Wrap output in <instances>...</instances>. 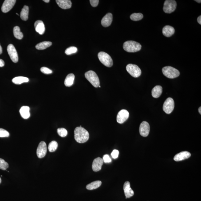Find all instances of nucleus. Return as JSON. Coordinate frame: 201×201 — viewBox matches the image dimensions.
<instances>
[{"label":"nucleus","instance_id":"1","mask_svg":"<svg viewBox=\"0 0 201 201\" xmlns=\"http://www.w3.org/2000/svg\"><path fill=\"white\" fill-rule=\"evenodd\" d=\"M89 132L82 127H76L74 131V138L77 142L82 143L86 142L89 139Z\"/></svg>","mask_w":201,"mask_h":201},{"label":"nucleus","instance_id":"2","mask_svg":"<svg viewBox=\"0 0 201 201\" xmlns=\"http://www.w3.org/2000/svg\"><path fill=\"white\" fill-rule=\"evenodd\" d=\"M123 49L126 52L134 53L139 51L141 49L142 45L139 43L133 41H128L124 43Z\"/></svg>","mask_w":201,"mask_h":201},{"label":"nucleus","instance_id":"3","mask_svg":"<svg viewBox=\"0 0 201 201\" xmlns=\"http://www.w3.org/2000/svg\"><path fill=\"white\" fill-rule=\"evenodd\" d=\"M85 77L95 88H98L100 85V80L96 72L89 70L86 72Z\"/></svg>","mask_w":201,"mask_h":201},{"label":"nucleus","instance_id":"4","mask_svg":"<svg viewBox=\"0 0 201 201\" xmlns=\"http://www.w3.org/2000/svg\"><path fill=\"white\" fill-rule=\"evenodd\" d=\"M162 72L164 75L170 79L176 78L179 77L180 75V72L177 69L169 66L163 67Z\"/></svg>","mask_w":201,"mask_h":201},{"label":"nucleus","instance_id":"5","mask_svg":"<svg viewBox=\"0 0 201 201\" xmlns=\"http://www.w3.org/2000/svg\"><path fill=\"white\" fill-rule=\"evenodd\" d=\"M98 56L100 62L105 66L110 68L113 65V61L112 57L105 52H99Z\"/></svg>","mask_w":201,"mask_h":201},{"label":"nucleus","instance_id":"6","mask_svg":"<svg viewBox=\"0 0 201 201\" xmlns=\"http://www.w3.org/2000/svg\"><path fill=\"white\" fill-rule=\"evenodd\" d=\"M127 72L134 77H139L141 74V70L137 65L134 64H128L126 67Z\"/></svg>","mask_w":201,"mask_h":201},{"label":"nucleus","instance_id":"7","mask_svg":"<svg viewBox=\"0 0 201 201\" xmlns=\"http://www.w3.org/2000/svg\"><path fill=\"white\" fill-rule=\"evenodd\" d=\"M177 2L174 0H166L163 5V10L165 13H171L176 8Z\"/></svg>","mask_w":201,"mask_h":201},{"label":"nucleus","instance_id":"8","mask_svg":"<svg viewBox=\"0 0 201 201\" xmlns=\"http://www.w3.org/2000/svg\"><path fill=\"white\" fill-rule=\"evenodd\" d=\"M174 101L171 98H168L165 101L163 106V111L167 114L171 113L174 108Z\"/></svg>","mask_w":201,"mask_h":201},{"label":"nucleus","instance_id":"9","mask_svg":"<svg viewBox=\"0 0 201 201\" xmlns=\"http://www.w3.org/2000/svg\"><path fill=\"white\" fill-rule=\"evenodd\" d=\"M7 51L10 59L14 63H17L18 60V53L15 47L12 44H10L7 47Z\"/></svg>","mask_w":201,"mask_h":201},{"label":"nucleus","instance_id":"10","mask_svg":"<svg viewBox=\"0 0 201 201\" xmlns=\"http://www.w3.org/2000/svg\"><path fill=\"white\" fill-rule=\"evenodd\" d=\"M47 147L46 143L44 141L40 142L37 150V155L39 158H42L46 155Z\"/></svg>","mask_w":201,"mask_h":201},{"label":"nucleus","instance_id":"11","mask_svg":"<svg viewBox=\"0 0 201 201\" xmlns=\"http://www.w3.org/2000/svg\"><path fill=\"white\" fill-rule=\"evenodd\" d=\"M129 112L126 110H122L118 113L117 116V121L120 124H123L129 117Z\"/></svg>","mask_w":201,"mask_h":201},{"label":"nucleus","instance_id":"12","mask_svg":"<svg viewBox=\"0 0 201 201\" xmlns=\"http://www.w3.org/2000/svg\"><path fill=\"white\" fill-rule=\"evenodd\" d=\"M150 132V126L147 121L142 122L140 124L139 127V133L142 136L147 137L149 134Z\"/></svg>","mask_w":201,"mask_h":201},{"label":"nucleus","instance_id":"13","mask_svg":"<svg viewBox=\"0 0 201 201\" xmlns=\"http://www.w3.org/2000/svg\"><path fill=\"white\" fill-rule=\"evenodd\" d=\"M16 2L15 0H5L1 8L3 13H5L10 11L14 6Z\"/></svg>","mask_w":201,"mask_h":201},{"label":"nucleus","instance_id":"14","mask_svg":"<svg viewBox=\"0 0 201 201\" xmlns=\"http://www.w3.org/2000/svg\"><path fill=\"white\" fill-rule=\"evenodd\" d=\"M104 163L103 159L100 157H98L94 159L92 163V168L95 172H97L101 169L102 166Z\"/></svg>","mask_w":201,"mask_h":201},{"label":"nucleus","instance_id":"15","mask_svg":"<svg viewBox=\"0 0 201 201\" xmlns=\"http://www.w3.org/2000/svg\"><path fill=\"white\" fill-rule=\"evenodd\" d=\"M123 189H124L126 199L131 198L134 195V191L131 188L130 182L128 181H126L124 183V186H123Z\"/></svg>","mask_w":201,"mask_h":201},{"label":"nucleus","instance_id":"16","mask_svg":"<svg viewBox=\"0 0 201 201\" xmlns=\"http://www.w3.org/2000/svg\"><path fill=\"white\" fill-rule=\"evenodd\" d=\"M191 154L187 151H183L176 154L174 157V159L175 161H179L188 159L191 156Z\"/></svg>","mask_w":201,"mask_h":201},{"label":"nucleus","instance_id":"17","mask_svg":"<svg viewBox=\"0 0 201 201\" xmlns=\"http://www.w3.org/2000/svg\"><path fill=\"white\" fill-rule=\"evenodd\" d=\"M112 18H113V17H112V13H107L102 19L101 25L105 27L110 26L112 24Z\"/></svg>","mask_w":201,"mask_h":201},{"label":"nucleus","instance_id":"18","mask_svg":"<svg viewBox=\"0 0 201 201\" xmlns=\"http://www.w3.org/2000/svg\"><path fill=\"white\" fill-rule=\"evenodd\" d=\"M36 31L40 35L43 34L45 31V27L43 22L41 20L36 21L34 24Z\"/></svg>","mask_w":201,"mask_h":201},{"label":"nucleus","instance_id":"19","mask_svg":"<svg viewBox=\"0 0 201 201\" xmlns=\"http://www.w3.org/2000/svg\"><path fill=\"white\" fill-rule=\"evenodd\" d=\"M56 1L58 6L63 9H68L71 7L72 3L70 0H56Z\"/></svg>","mask_w":201,"mask_h":201},{"label":"nucleus","instance_id":"20","mask_svg":"<svg viewBox=\"0 0 201 201\" xmlns=\"http://www.w3.org/2000/svg\"><path fill=\"white\" fill-rule=\"evenodd\" d=\"M175 33V29L173 27L170 25H166L163 28V35L166 37H171Z\"/></svg>","mask_w":201,"mask_h":201},{"label":"nucleus","instance_id":"21","mask_svg":"<svg viewBox=\"0 0 201 201\" xmlns=\"http://www.w3.org/2000/svg\"><path fill=\"white\" fill-rule=\"evenodd\" d=\"M29 107L27 106H22L20 109V112L21 117L24 119L29 118L30 116Z\"/></svg>","mask_w":201,"mask_h":201},{"label":"nucleus","instance_id":"22","mask_svg":"<svg viewBox=\"0 0 201 201\" xmlns=\"http://www.w3.org/2000/svg\"><path fill=\"white\" fill-rule=\"evenodd\" d=\"M163 92V88L159 85H157L154 87L152 91V95L153 97L155 98H158L161 96Z\"/></svg>","mask_w":201,"mask_h":201},{"label":"nucleus","instance_id":"23","mask_svg":"<svg viewBox=\"0 0 201 201\" xmlns=\"http://www.w3.org/2000/svg\"><path fill=\"white\" fill-rule=\"evenodd\" d=\"M75 76L73 73L69 74L67 76L65 80V85L67 87H70L73 85Z\"/></svg>","mask_w":201,"mask_h":201},{"label":"nucleus","instance_id":"24","mask_svg":"<svg viewBox=\"0 0 201 201\" xmlns=\"http://www.w3.org/2000/svg\"><path fill=\"white\" fill-rule=\"evenodd\" d=\"M29 81V78L23 76L16 77L12 80L13 83L17 85H20L23 83L28 82Z\"/></svg>","mask_w":201,"mask_h":201},{"label":"nucleus","instance_id":"25","mask_svg":"<svg viewBox=\"0 0 201 201\" xmlns=\"http://www.w3.org/2000/svg\"><path fill=\"white\" fill-rule=\"evenodd\" d=\"M29 8L25 5L22 9L20 13V17L21 19L24 21H27L29 18Z\"/></svg>","mask_w":201,"mask_h":201},{"label":"nucleus","instance_id":"26","mask_svg":"<svg viewBox=\"0 0 201 201\" xmlns=\"http://www.w3.org/2000/svg\"><path fill=\"white\" fill-rule=\"evenodd\" d=\"M102 182L100 181H96L87 185L86 186L87 189L93 190L98 188L101 186Z\"/></svg>","mask_w":201,"mask_h":201},{"label":"nucleus","instance_id":"27","mask_svg":"<svg viewBox=\"0 0 201 201\" xmlns=\"http://www.w3.org/2000/svg\"><path fill=\"white\" fill-rule=\"evenodd\" d=\"M52 43L50 41H44L39 43L36 45V49L38 50H43L49 47L52 45Z\"/></svg>","mask_w":201,"mask_h":201},{"label":"nucleus","instance_id":"28","mask_svg":"<svg viewBox=\"0 0 201 201\" xmlns=\"http://www.w3.org/2000/svg\"><path fill=\"white\" fill-rule=\"evenodd\" d=\"M13 33L14 37L18 40L22 39L23 37V34L21 33L20 28L18 26H16L13 28Z\"/></svg>","mask_w":201,"mask_h":201},{"label":"nucleus","instance_id":"29","mask_svg":"<svg viewBox=\"0 0 201 201\" xmlns=\"http://www.w3.org/2000/svg\"><path fill=\"white\" fill-rule=\"evenodd\" d=\"M143 15L141 13H133L131 16L130 18L133 21H138L143 18Z\"/></svg>","mask_w":201,"mask_h":201},{"label":"nucleus","instance_id":"30","mask_svg":"<svg viewBox=\"0 0 201 201\" xmlns=\"http://www.w3.org/2000/svg\"><path fill=\"white\" fill-rule=\"evenodd\" d=\"M58 147V143L55 141H53L49 143L48 149L51 152L55 151Z\"/></svg>","mask_w":201,"mask_h":201},{"label":"nucleus","instance_id":"31","mask_svg":"<svg viewBox=\"0 0 201 201\" xmlns=\"http://www.w3.org/2000/svg\"><path fill=\"white\" fill-rule=\"evenodd\" d=\"M77 51V48L75 47H70L68 48L65 50V53L66 54L69 55L73 54L76 53Z\"/></svg>","mask_w":201,"mask_h":201},{"label":"nucleus","instance_id":"32","mask_svg":"<svg viewBox=\"0 0 201 201\" xmlns=\"http://www.w3.org/2000/svg\"><path fill=\"white\" fill-rule=\"evenodd\" d=\"M57 133L61 137H65L68 135V131L65 128H60L57 130Z\"/></svg>","mask_w":201,"mask_h":201},{"label":"nucleus","instance_id":"33","mask_svg":"<svg viewBox=\"0 0 201 201\" xmlns=\"http://www.w3.org/2000/svg\"><path fill=\"white\" fill-rule=\"evenodd\" d=\"M9 167V165L4 159L0 158V169L5 170Z\"/></svg>","mask_w":201,"mask_h":201},{"label":"nucleus","instance_id":"34","mask_svg":"<svg viewBox=\"0 0 201 201\" xmlns=\"http://www.w3.org/2000/svg\"><path fill=\"white\" fill-rule=\"evenodd\" d=\"M9 136V133L7 131L2 128H0V137H8Z\"/></svg>","mask_w":201,"mask_h":201},{"label":"nucleus","instance_id":"35","mask_svg":"<svg viewBox=\"0 0 201 201\" xmlns=\"http://www.w3.org/2000/svg\"><path fill=\"white\" fill-rule=\"evenodd\" d=\"M40 70L42 73L45 74H49L52 73L53 72L51 70L45 67H42L40 69Z\"/></svg>","mask_w":201,"mask_h":201},{"label":"nucleus","instance_id":"36","mask_svg":"<svg viewBox=\"0 0 201 201\" xmlns=\"http://www.w3.org/2000/svg\"><path fill=\"white\" fill-rule=\"evenodd\" d=\"M103 162L105 163H110L112 162V159L110 158L109 155L106 154L103 156Z\"/></svg>","mask_w":201,"mask_h":201},{"label":"nucleus","instance_id":"37","mask_svg":"<svg viewBox=\"0 0 201 201\" xmlns=\"http://www.w3.org/2000/svg\"><path fill=\"white\" fill-rule=\"evenodd\" d=\"M119 151L117 150H114L111 154V156L114 159H116L118 157L119 155Z\"/></svg>","mask_w":201,"mask_h":201},{"label":"nucleus","instance_id":"38","mask_svg":"<svg viewBox=\"0 0 201 201\" xmlns=\"http://www.w3.org/2000/svg\"><path fill=\"white\" fill-rule=\"evenodd\" d=\"M89 1L91 5L93 7H96L98 5L99 2L98 0H90Z\"/></svg>","mask_w":201,"mask_h":201},{"label":"nucleus","instance_id":"39","mask_svg":"<svg viewBox=\"0 0 201 201\" xmlns=\"http://www.w3.org/2000/svg\"><path fill=\"white\" fill-rule=\"evenodd\" d=\"M5 62L3 60L0 59V67H2L4 66Z\"/></svg>","mask_w":201,"mask_h":201},{"label":"nucleus","instance_id":"40","mask_svg":"<svg viewBox=\"0 0 201 201\" xmlns=\"http://www.w3.org/2000/svg\"><path fill=\"white\" fill-rule=\"evenodd\" d=\"M197 20H198V22L201 25V16L200 15L199 16V17H198V19H197Z\"/></svg>","mask_w":201,"mask_h":201},{"label":"nucleus","instance_id":"41","mask_svg":"<svg viewBox=\"0 0 201 201\" xmlns=\"http://www.w3.org/2000/svg\"><path fill=\"white\" fill-rule=\"evenodd\" d=\"M2 53V47H1V45H0V54H1Z\"/></svg>","mask_w":201,"mask_h":201},{"label":"nucleus","instance_id":"42","mask_svg":"<svg viewBox=\"0 0 201 201\" xmlns=\"http://www.w3.org/2000/svg\"><path fill=\"white\" fill-rule=\"evenodd\" d=\"M43 1L45 3H49L50 2V0H44Z\"/></svg>","mask_w":201,"mask_h":201},{"label":"nucleus","instance_id":"43","mask_svg":"<svg viewBox=\"0 0 201 201\" xmlns=\"http://www.w3.org/2000/svg\"><path fill=\"white\" fill-rule=\"evenodd\" d=\"M199 113L201 114V107H200V108H199Z\"/></svg>","mask_w":201,"mask_h":201},{"label":"nucleus","instance_id":"44","mask_svg":"<svg viewBox=\"0 0 201 201\" xmlns=\"http://www.w3.org/2000/svg\"><path fill=\"white\" fill-rule=\"evenodd\" d=\"M196 1V2L199 3H201V1H200V0H196V1Z\"/></svg>","mask_w":201,"mask_h":201},{"label":"nucleus","instance_id":"45","mask_svg":"<svg viewBox=\"0 0 201 201\" xmlns=\"http://www.w3.org/2000/svg\"><path fill=\"white\" fill-rule=\"evenodd\" d=\"M1 181H2V180H1V178L0 177V184L1 183Z\"/></svg>","mask_w":201,"mask_h":201},{"label":"nucleus","instance_id":"46","mask_svg":"<svg viewBox=\"0 0 201 201\" xmlns=\"http://www.w3.org/2000/svg\"><path fill=\"white\" fill-rule=\"evenodd\" d=\"M16 14H17V15H19L18 14V13H16Z\"/></svg>","mask_w":201,"mask_h":201},{"label":"nucleus","instance_id":"47","mask_svg":"<svg viewBox=\"0 0 201 201\" xmlns=\"http://www.w3.org/2000/svg\"><path fill=\"white\" fill-rule=\"evenodd\" d=\"M98 87H100V86H99Z\"/></svg>","mask_w":201,"mask_h":201}]
</instances>
